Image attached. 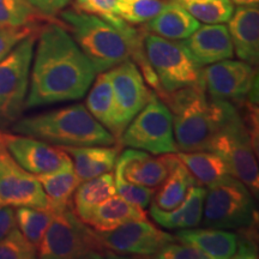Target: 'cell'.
Wrapping results in <instances>:
<instances>
[{"instance_id":"6da1fadb","label":"cell","mask_w":259,"mask_h":259,"mask_svg":"<svg viewBox=\"0 0 259 259\" xmlns=\"http://www.w3.org/2000/svg\"><path fill=\"white\" fill-rule=\"evenodd\" d=\"M95 76L92 63L69 30L51 22L38 35L24 107L80 100L89 92Z\"/></svg>"},{"instance_id":"7a4b0ae2","label":"cell","mask_w":259,"mask_h":259,"mask_svg":"<svg viewBox=\"0 0 259 259\" xmlns=\"http://www.w3.org/2000/svg\"><path fill=\"white\" fill-rule=\"evenodd\" d=\"M14 132L59 147L115 145L116 139L82 103L16 121Z\"/></svg>"},{"instance_id":"3957f363","label":"cell","mask_w":259,"mask_h":259,"mask_svg":"<svg viewBox=\"0 0 259 259\" xmlns=\"http://www.w3.org/2000/svg\"><path fill=\"white\" fill-rule=\"evenodd\" d=\"M173 116V134L178 150L209 151L216 131L213 102L208 101L204 84L173 93H156Z\"/></svg>"},{"instance_id":"277c9868","label":"cell","mask_w":259,"mask_h":259,"mask_svg":"<svg viewBox=\"0 0 259 259\" xmlns=\"http://www.w3.org/2000/svg\"><path fill=\"white\" fill-rule=\"evenodd\" d=\"M212 100V99H211ZM216 115V131L210 150L219 154L231 168L232 174L258 196L259 171L254 145L244 119L232 102L212 100Z\"/></svg>"},{"instance_id":"5b68a950","label":"cell","mask_w":259,"mask_h":259,"mask_svg":"<svg viewBox=\"0 0 259 259\" xmlns=\"http://www.w3.org/2000/svg\"><path fill=\"white\" fill-rule=\"evenodd\" d=\"M59 16L96 73L109 71L131 58L127 40L105 19L74 9L63 10Z\"/></svg>"},{"instance_id":"8992f818","label":"cell","mask_w":259,"mask_h":259,"mask_svg":"<svg viewBox=\"0 0 259 259\" xmlns=\"http://www.w3.org/2000/svg\"><path fill=\"white\" fill-rule=\"evenodd\" d=\"M114 254L102 244L95 229L77 218L72 208L53 212L37 247V257L44 259L114 258Z\"/></svg>"},{"instance_id":"52a82bcc","label":"cell","mask_w":259,"mask_h":259,"mask_svg":"<svg viewBox=\"0 0 259 259\" xmlns=\"http://www.w3.org/2000/svg\"><path fill=\"white\" fill-rule=\"evenodd\" d=\"M255 218L253 194L234 176H227L208 186L203 205V225L209 228L245 229Z\"/></svg>"},{"instance_id":"ba28073f","label":"cell","mask_w":259,"mask_h":259,"mask_svg":"<svg viewBox=\"0 0 259 259\" xmlns=\"http://www.w3.org/2000/svg\"><path fill=\"white\" fill-rule=\"evenodd\" d=\"M143 47L160 84L157 93H173L203 83L202 66L192 59L183 42L143 30Z\"/></svg>"},{"instance_id":"9c48e42d","label":"cell","mask_w":259,"mask_h":259,"mask_svg":"<svg viewBox=\"0 0 259 259\" xmlns=\"http://www.w3.org/2000/svg\"><path fill=\"white\" fill-rule=\"evenodd\" d=\"M119 139L124 147L154 155L178 153L173 134V116L166 103L154 92Z\"/></svg>"},{"instance_id":"30bf717a","label":"cell","mask_w":259,"mask_h":259,"mask_svg":"<svg viewBox=\"0 0 259 259\" xmlns=\"http://www.w3.org/2000/svg\"><path fill=\"white\" fill-rule=\"evenodd\" d=\"M35 44L32 32L0 61V126L17 121L25 108Z\"/></svg>"},{"instance_id":"8fae6325","label":"cell","mask_w":259,"mask_h":259,"mask_svg":"<svg viewBox=\"0 0 259 259\" xmlns=\"http://www.w3.org/2000/svg\"><path fill=\"white\" fill-rule=\"evenodd\" d=\"M114 95L115 139L120 136L132 119L138 114L150 99L151 93L145 85L138 66L132 60H125L109 70Z\"/></svg>"},{"instance_id":"7c38bea8","label":"cell","mask_w":259,"mask_h":259,"mask_svg":"<svg viewBox=\"0 0 259 259\" xmlns=\"http://www.w3.org/2000/svg\"><path fill=\"white\" fill-rule=\"evenodd\" d=\"M0 205L48 211V200L36 176L22 168L0 142Z\"/></svg>"},{"instance_id":"4fadbf2b","label":"cell","mask_w":259,"mask_h":259,"mask_svg":"<svg viewBox=\"0 0 259 259\" xmlns=\"http://www.w3.org/2000/svg\"><path fill=\"white\" fill-rule=\"evenodd\" d=\"M202 79L212 100L244 102L257 83V73L245 61L225 59L203 69Z\"/></svg>"},{"instance_id":"5bb4252c","label":"cell","mask_w":259,"mask_h":259,"mask_svg":"<svg viewBox=\"0 0 259 259\" xmlns=\"http://www.w3.org/2000/svg\"><path fill=\"white\" fill-rule=\"evenodd\" d=\"M97 233L108 250L120 254L154 257L163 246L177 241L173 234L160 231L147 220L127 222L112 231Z\"/></svg>"},{"instance_id":"9a60e30c","label":"cell","mask_w":259,"mask_h":259,"mask_svg":"<svg viewBox=\"0 0 259 259\" xmlns=\"http://www.w3.org/2000/svg\"><path fill=\"white\" fill-rule=\"evenodd\" d=\"M3 144L15 161L34 176L52 173L72 164L70 155L53 145L24 135H3Z\"/></svg>"},{"instance_id":"2e32d148","label":"cell","mask_w":259,"mask_h":259,"mask_svg":"<svg viewBox=\"0 0 259 259\" xmlns=\"http://www.w3.org/2000/svg\"><path fill=\"white\" fill-rule=\"evenodd\" d=\"M190 56L200 66H205L234 56L228 28L223 24H205L197 28L189 37L184 38Z\"/></svg>"},{"instance_id":"e0dca14e","label":"cell","mask_w":259,"mask_h":259,"mask_svg":"<svg viewBox=\"0 0 259 259\" xmlns=\"http://www.w3.org/2000/svg\"><path fill=\"white\" fill-rule=\"evenodd\" d=\"M124 178L130 183L145 187L160 186L169 173L167 154L161 157H153L141 150L128 149L116 158Z\"/></svg>"},{"instance_id":"ac0fdd59","label":"cell","mask_w":259,"mask_h":259,"mask_svg":"<svg viewBox=\"0 0 259 259\" xmlns=\"http://www.w3.org/2000/svg\"><path fill=\"white\" fill-rule=\"evenodd\" d=\"M228 23V31L236 56L252 66L257 65L259 58L258 6H238Z\"/></svg>"},{"instance_id":"d6986e66","label":"cell","mask_w":259,"mask_h":259,"mask_svg":"<svg viewBox=\"0 0 259 259\" xmlns=\"http://www.w3.org/2000/svg\"><path fill=\"white\" fill-rule=\"evenodd\" d=\"M206 189L193 185L187 191L185 198L173 210H162L156 205L150 206V216L157 225L168 229L194 228L202 222L203 205Z\"/></svg>"},{"instance_id":"ffe728a7","label":"cell","mask_w":259,"mask_h":259,"mask_svg":"<svg viewBox=\"0 0 259 259\" xmlns=\"http://www.w3.org/2000/svg\"><path fill=\"white\" fill-rule=\"evenodd\" d=\"M70 155L73 170L80 181L90 180L114 169L119 145L61 147Z\"/></svg>"},{"instance_id":"44dd1931","label":"cell","mask_w":259,"mask_h":259,"mask_svg":"<svg viewBox=\"0 0 259 259\" xmlns=\"http://www.w3.org/2000/svg\"><path fill=\"white\" fill-rule=\"evenodd\" d=\"M177 241L192 245L209 259H229L234 258L238 235L218 228H187L181 229L176 235Z\"/></svg>"},{"instance_id":"7402d4cb","label":"cell","mask_w":259,"mask_h":259,"mask_svg":"<svg viewBox=\"0 0 259 259\" xmlns=\"http://www.w3.org/2000/svg\"><path fill=\"white\" fill-rule=\"evenodd\" d=\"M199 25V22L178 0H170L160 14L144 23L143 30L168 40H184Z\"/></svg>"},{"instance_id":"603a6c76","label":"cell","mask_w":259,"mask_h":259,"mask_svg":"<svg viewBox=\"0 0 259 259\" xmlns=\"http://www.w3.org/2000/svg\"><path fill=\"white\" fill-rule=\"evenodd\" d=\"M167 156L169 173L160 185V190L154 194L153 204L162 210H173L183 202L190 187L198 185V183L180 161L177 153H169Z\"/></svg>"},{"instance_id":"cb8c5ba5","label":"cell","mask_w":259,"mask_h":259,"mask_svg":"<svg viewBox=\"0 0 259 259\" xmlns=\"http://www.w3.org/2000/svg\"><path fill=\"white\" fill-rule=\"evenodd\" d=\"M138 220H147L143 209L113 194L93 210L87 225L93 227L96 232H107Z\"/></svg>"},{"instance_id":"d4e9b609","label":"cell","mask_w":259,"mask_h":259,"mask_svg":"<svg viewBox=\"0 0 259 259\" xmlns=\"http://www.w3.org/2000/svg\"><path fill=\"white\" fill-rule=\"evenodd\" d=\"M48 200V211L58 212L72 208V196L82 181L76 176L73 166L52 173L36 176Z\"/></svg>"},{"instance_id":"484cf974","label":"cell","mask_w":259,"mask_h":259,"mask_svg":"<svg viewBox=\"0 0 259 259\" xmlns=\"http://www.w3.org/2000/svg\"><path fill=\"white\" fill-rule=\"evenodd\" d=\"M115 192L114 174L112 171L82 181L73 193V212L87 225L93 210Z\"/></svg>"},{"instance_id":"4316f807","label":"cell","mask_w":259,"mask_h":259,"mask_svg":"<svg viewBox=\"0 0 259 259\" xmlns=\"http://www.w3.org/2000/svg\"><path fill=\"white\" fill-rule=\"evenodd\" d=\"M198 185L210 186L227 176H233L228 163L212 151L177 153Z\"/></svg>"},{"instance_id":"83f0119b","label":"cell","mask_w":259,"mask_h":259,"mask_svg":"<svg viewBox=\"0 0 259 259\" xmlns=\"http://www.w3.org/2000/svg\"><path fill=\"white\" fill-rule=\"evenodd\" d=\"M87 97V109L107 130H114V95L109 73H99Z\"/></svg>"},{"instance_id":"f1b7e54d","label":"cell","mask_w":259,"mask_h":259,"mask_svg":"<svg viewBox=\"0 0 259 259\" xmlns=\"http://www.w3.org/2000/svg\"><path fill=\"white\" fill-rule=\"evenodd\" d=\"M198 22L221 24L231 19L234 5L231 0H178Z\"/></svg>"},{"instance_id":"f546056e","label":"cell","mask_w":259,"mask_h":259,"mask_svg":"<svg viewBox=\"0 0 259 259\" xmlns=\"http://www.w3.org/2000/svg\"><path fill=\"white\" fill-rule=\"evenodd\" d=\"M52 218L53 213L47 210L29 208V206H19L16 210V223L19 231L36 247L41 244Z\"/></svg>"},{"instance_id":"4dcf8cb0","label":"cell","mask_w":259,"mask_h":259,"mask_svg":"<svg viewBox=\"0 0 259 259\" xmlns=\"http://www.w3.org/2000/svg\"><path fill=\"white\" fill-rule=\"evenodd\" d=\"M116 4L118 0H74L73 9L105 19L124 36H127L134 28L119 16Z\"/></svg>"},{"instance_id":"1f68e13d","label":"cell","mask_w":259,"mask_h":259,"mask_svg":"<svg viewBox=\"0 0 259 259\" xmlns=\"http://www.w3.org/2000/svg\"><path fill=\"white\" fill-rule=\"evenodd\" d=\"M164 0H130L118 3L116 9L120 17L130 24H143L153 19L166 6Z\"/></svg>"},{"instance_id":"d6a6232c","label":"cell","mask_w":259,"mask_h":259,"mask_svg":"<svg viewBox=\"0 0 259 259\" xmlns=\"http://www.w3.org/2000/svg\"><path fill=\"white\" fill-rule=\"evenodd\" d=\"M42 18L24 0H0V27L32 25Z\"/></svg>"},{"instance_id":"836d02e7","label":"cell","mask_w":259,"mask_h":259,"mask_svg":"<svg viewBox=\"0 0 259 259\" xmlns=\"http://www.w3.org/2000/svg\"><path fill=\"white\" fill-rule=\"evenodd\" d=\"M37 257V247L22 232L14 228L0 240V259H32Z\"/></svg>"},{"instance_id":"e575fe53","label":"cell","mask_w":259,"mask_h":259,"mask_svg":"<svg viewBox=\"0 0 259 259\" xmlns=\"http://www.w3.org/2000/svg\"><path fill=\"white\" fill-rule=\"evenodd\" d=\"M115 174H114V184L115 190L118 191L120 197H122L128 203L134 204V205L138 206L141 209L148 208L149 204L153 200V197L155 194V189L151 187H145L137 185V184L130 183L124 178L121 173L120 167L115 164L114 167Z\"/></svg>"},{"instance_id":"d590c367","label":"cell","mask_w":259,"mask_h":259,"mask_svg":"<svg viewBox=\"0 0 259 259\" xmlns=\"http://www.w3.org/2000/svg\"><path fill=\"white\" fill-rule=\"evenodd\" d=\"M35 32L32 25L0 27V61L8 56L22 40Z\"/></svg>"},{"instance_id":"8d00e7d4","label":"cell","mask_w":259,"mask_h":259,"mask_svg":"<svg viewBox=\"0 0 259 259\" xmlns=\"http://www.w3.org/2000/svg\"><path fill=\"white\" fill-rule=\"evenodd\" d=\"M154 258L160 259H209L208 255L192 245L180 242L179 245L169 242L161 248Z\"/></svg>"},{"instance_id":"74e56055","label":"cell","mask_w":259,"mask_h":259,"mask_svg":"<svg viewBox=\"0 0 259 259\" xmlns=\"http://www.w3.org/2000/svg\"><path fill=\"white\" fill-rule=\"evenodd\" d=\"M38 15L45 18H52L59 15L70 4L71 0H24Z\"/></svg>"},{"instance_id":"f35d334b","label":"cell","mask_w":259,"mask_h":259,"mask_svg":"<svg viewBox=\"0 0 259 259\" xmlns=\"http://www.w3.org/2000/svg\"><path fill=\"white\" fill-rule=\"evenodd\" d=\"M16 212L14 206L0 205V240L16 228Z\"/></svg>"},{"instance_id":"ab89813d","label":"cell","mask_w":259,"mask_h":259,"mask_svg":"<svg viewBox=\"0 0 259 259\" xmlns=\"http://www.w3.org/2000/svg\"><path fill=\"white\" fill-rule=\"evenodd\" d=\"M236 6H258L259 0H231Z\"/></svg>"},{"instance_id":"60d3db41","label":"cell","mask_w":259,"mask_h":259,"mask_svg":"<svg viewBox=\"0 0 259 259\" xmlns=\"http://www.w3.org/2000/svg\"><path fill=\"white\" fill-rule=\"evenodd\" d=\"M3 135H4V132H2V131H0V142L3 141Z\"/></svg>"},{"instance_id":"b9f144b4","label":"cell","mask_w":259,"mask_h":259,"mask_svg":"<svg viewBox=\"0 0 259 259\" xmlns=\"http://www.w3.org/2000/svg\"><path fill=\"white\" fill-rule=\"evenodd\" d=\"M125 2H130V0H118V3H125Z\"/></svg>"}]
</instances>
